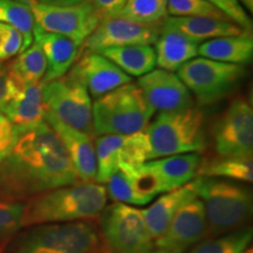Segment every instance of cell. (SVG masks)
Returning a JSON list of instances; mask_svg holds the SVG:
<instances>
[{"instance_id": "obj_37", "label": "cell", "mask_w": 253, "mask_h": 253, "mask_svg": "<svg viewBox=\"0 0 253 253\" xmlns=\"http://www.w3.org/2000/svg\"><path fill=\"white\" fill-rule=\"evenodd\" d=\"M17 138V128L0 112V162L7 156Z\"/></svg>"}, {"instance_id": "obj_21", "label": "cell", "mask_w": 253, "mask_h": 253, "mask_svg": "<svg viewBox=\"0 0 253 253\" xmlns=\"http://www.w3.org/2000/svg\"><path fill=\"white\" fill-rule=\"evenodd\" d=\"M156 43V66L168 72L178 71L198 55L199 43L171 26L163 24Z\"/></svg>"}, {"instance_id": "obj_7", "label": "cell", "mask_w": 253, "mask_h": 253, "mask_svg": "<svg viewBox=\"0 0 253 253\" xmlns=\"http://www.w3.org/2000/svg\"><path fill=\"white\" fill-rule=\"evenodd\" d=\"M177 75L198 102L208 106L223 100L235 89L246 75V68L199 56L184 63Z\"/></svg>"}, {"instance_id": "obj_33", "label": "cell", "mask_w": 253, "mask_h": 253, "mask_svg": "<svg viewBox=\"0 0 253 253\" xmlns=\"http://www.w3.org/2000/svg\"><path fill=\"white\" fill-rule=\"evenodd\" d=\"M107 184H108L107 186L108 195L116 203L138 205L137 197L132 191L130 181L122 168H119L118 171L110 176Z\"/></svg>"}, {"instance_id": "obj_15", "label": "cell", "mask_w": 253, "mask_h": 253, "mask_svg": "<svg viewBox=\"0 0 253 253\" xmlns=\"http://www.w3.org/2000/svg\"><path fill=\"white\" fill-rule=\"evenodd\" d=\"M137 86L155 112H179L194 107L191 93L173 72L153 69L138 79Z\"/></svg>"}, {"instance_id": "obj_35", "label": "cell", "mask_w": 253, "mask_h": 253, "mask_svg": "<svg viewBox=\"0 0 253 253\" xmlns=\"http://www.w3.org/2000/svg\"><path fill=\"white\" fill-rule=\"evenodd\" d=\"M23 50V34L17 28L0 23V62L20 54Z\"/></svg>"}, {"instance_id": "obj_13", "label": "cell", "mask_w": 253, "mask_h": 253, "mask_svg": "<svg viewBox=\"0 0 253 253\" xmlns=\"http://www.w3.org/2000/svg\"><path fill=\"white\" fill-rule=\"evenodd\" d=\"M160 33L158 25L138 24L125 18L107 17L101 19L81 47L84 52L100 53L114 47L154 45Z\"/></svg>"}, {"instance_id": "obj_38", "label": "cell", "mask_w": 253, "mask_h": 253, "mask_svg": "<svg viewBox=\"0 0 253 253\" xmlns=\"http://www.w3.org/2000/svg\"><path fill=\"white\" fill-rule=\"evenodd\" d=\"M95 13L101 19L115 17L126 5V0H88Z\"/></svg>"}, {"instance_id": "obj_26", "label": "cell", "mask_w": 253, "mask_h": 253, "mask_svg": "<svg viewBox=\"0 0 253 253\" xmlns=\"http://www.w3.org/2000/svg\"><path fill=\"white\" fill-rule=\"evenodd\" d=\"M119 168H122L128 176L132 191L137 197L138 205L148 204L157 195L168 191L166 183L148 162L138 166L121 164Z\"/></svg>"}, {"instance_id": "obj_36", "label": "cell", "mask_w": 253, "mask_h": 253, "mask_svg": "<svg viewBox=\"0 0 253 253\" xmlns=\"http://www.w3.org/2000/svg\"><path fill=\"white\" fill-rule=\"evenodd\" d=\"M214 8L220 11L229 20L238 25L246 31H252V20L243 8L239 0H205Z\"/></svg>"}, {"instance_id": "obj_14", "label": "cell", "mask_w": 253, "mask_h": 253, "mask_svg": "<svg viewBox=\"0 0 253 253\" xmlns=\"http://www.w3.org/2000/svg\"><path fill=\"white\" fill-rule=\"evenodd\" d=\"M208 235L203 202L195 198L179 209L154 246L170 253H185Z\"/></svg>"}, {"instance_id": "obj_1", "label": "cell", "mask_w": 253, "mask_h": 253, "mask_svg": "<svg viewBox=\"0 0 253 253\" xmlns=\"http://www.w3.org/2000/svg\"><path fill=\"white\" fill-rule=\"evenodd\" d=\"M80 182L67 151L45 120L17 129V138L0 162V201L17 202Z\"/></svg>"}, {"instance_id": "obj_4", "label": "cell", "mask_w": 253, "mask_h": 253, "mask_svg": "<svg viewBox=\"0 0 253 253\" xmlns=\"http://www.w3.org/2000/svg\"><path fill=\"white\" fill-rule=\"evenodd\" d=\"M204 115L198 108L160 113L145 128L150 160L172 155L201 153L207 148Z\"/></svg>"}, {"instance_id": "obj_19", "label": "cell", "mask_w": 253, "mask_h": 253, "mask_svg": "<svg viewBox=\"0 0 253 253\" xmlns=\"http://www.w3.org/2000/svg\"><path fill=\"white\" fill-rule=\"evenodd\" d=\"M33 38L34 42H37L42 49L47 62L46 74L41 84H48L67 74L80 56L81 47L67 37L42 31L36 26Z\"/></svg>"}, {"instance_id": "obj_8", "label": "cell", "mask_w": 253, "mask_h": 253, "mask_svg": "<svg viewBox=\"0 0 253 253\" xmlns=\"http://www.w3.org/2000/svg\"><path fill=\"white\" fill-rule=\"evenodd\" d=\"M42 100L45 113L72 128L94 134L89 93L74 73L42 84Z\"/></svg>"}, {"instance_id": "obj_2", "label": "cell", "mask_w": 253, "mask_h": 253, "mask_svg": "<svg viewBox=\"0 0 253 253\" xmlns=\"http://www.w3.org/2000/svg\"><path fill=\"white\" fill-rule=\"evenodd\" d=\"M107 204V190L91 182H78L49 190L26 204L21 225L69 223L99 216Z\"/></svg>"}, {"instance_id": "obj_9", "label": "cell", "mask_w": 253, "mask_h": 253, "mask_svg": "<svg viewBox=\"0 0 253 253\" xmlns=\"http://www.w3.org/2000/svg\"><path fill=\"white\" fill-rule=\"evenodd\" d=\"M100 225L107 246L113 253H143L154 249L141 210L114 203L100 213Z\"/></svg>"}, {"instance_id": "obj_16", "label": "cell", "mask_w": 253, "mask_h": 253, "mask_svg": "<svg viewBox=\"0 0 253 253\" xmlns=\"http://www.w3.org/2000/svg\"><path fill=\"white\" fill-rule=\"evenodd\" d=\"M71 72L84 82L88 93L96 99L132 80L109 59L94 52H84L72 66Z\"/></svg>"}, {"instance_id": "obj_39", "label": "cell", "mask_w": 253, "mask_h": 253, "mask_svg": "<svg viewBox=\"0 0 253 253\" xmlns=\"http://www.w3.org/2000/svg\"><path fill=\"white\" fill-rule=\"evenodd\" d=\"M12 96V84L8 66L0 62V112L6 108Z\"/></svg>"}, {"instance_id": "obj_12", "label": "cell", "mask_w": 253, "mask_h": 253, "mask_svg": "<svg viewBox=\"0 0 253 253\" xmlns=\"http://www.w3.org/2000/svg\"><path fill=\"white\" fill-rule=\"evenodd\" d=\"M214 147L223 157H252L253 112L250 103L237 97L214 128Z\"/></svg>"}, {"instance_id": "obj_34", "label": "cell", "mask_w": 253, "mask_h": 253, "mask_svg": "<svg viewBox=\"0 0 253 253\" xmlns=\"http://www.w3.org/2000/svg\"><path fill=\"white\" fill-rule=\"evenodd\" d=\"M26 204L21 202L0 201V237L17 231L23 221Z\"/></svg>"}, {"instance_id": "obj_3", "label": "cell", "mask_w": 253, "mask_h": 253, "mask_svg": "<svg viewBox=\"0 0 253 253\" xmlns=\"http://www.w3.org/2000/svg\"><path fill=\"white\" fill-rule=\"evenodd\" d=\"M154 113L137 84L129 82L97 97L93 103L94 134L129 135L143 131Z\"/></svg>"}, {"instance_id": "obj_40", "label": "cell", "mask_w": 253, "mask_h": 253, "mask_svg": "<svg viewBox=\"0 0 253 253\" xmlns=\"http://www.w3.org/2000/svg\"><path fill=\"white\" fill-rule=\"evenodd\" d=\"M34 1L40 2V4L46 5H54V6H71L77 5L84 0H34Z\"/></svg>"}, {"instance_id": "obj_11", "label": "cell", "mask_w": 253, "mask_h": 253, "mask_svg": "<svg viewBox=\"0 0 253 253\" xmlns=\"http://www.w3.org/2000/svg\"><path fill=\"white\" fill-rule=\"evenodd\" d=\"M97 183H107L121 164L138 166L150 160V145L144 131L129 135H100L95 140Z\"/></svg>"}, {"instance_id": "obj_17", "label": "cell", "mask_w": 253, "mask_h": 253, "mask_svg": "<svg viewBox=\"0 0 253 253\" xmlns=\"http://www.w3.org/2000/svg\"><path fill=\"white\" fill-rule=\"evenodd\" d=\"M43 120L56 132L67 151L71 162L81 182H90L96 176V155L90 135L72 128L45 113Z\"/></svg>"}, {"instance_id": "obj_29", "label": "cell", "mask_w": 253, "mask_h": 253, "mask_svg": "<svg viewBox=\"0 0 253 253\" xmlns=\"http://www.w3.org/2000/svg\"><path fill=\"white\" fill-rule=\"evenodd\" d=\"M251 240L252 227H244L196 244L185 253H244Z\"/></svg>"}, {"instance_id": "obj_41", "label": "cell", "mask_w": 253, "mask_h": 253, "mask_svg": "<svg viewBox=\"0 0 253 253\" xmlns=\"http://www.w3.org/2000/svg\"><path fill=\"white\" fill-rule=\"evenodd\" d=\"M239 2L242 6H245V8L250 12H253V0H239Z\"/></svg>"}, {"instance_id": "obj_5", "label": "cell", "mask_w": 253, "mask_h": 253, "mask_svg": "<svg viewBox=\"0 0 253 253\" xmlns=\"http://www.w3.org/2000/svg\"><path fill=\"white\" fill-rule=\"evenodd\" d=\"M198 177V196L204 205L208 233L223 235L248 221L252 212V196L248 188L210 177Z\"/></svg>"}, {"instance_id": "obj_20", "label": "cell", "mask_w": 253, "mask_h": 253, "mask_svg": "<svg viewBox=\"0 0 253 253\" xmlns=\"http://www.w3.org/2000/svg\"><path fill=\"white\" fill-rule=\"evenodd\" d=\"M199 177L181 188L167 191L158 197L149 208L141 210L151 238L156 239L166 231L177 211L183 205L198 197Z\"/></svg>"}, {"instance_id": "obj_25", "label": "cell", "mask_w": 253, "mask_h": 253, "mask_svg": "<svg viewBox=\"0 0 253 253\" xmlns=\"http://www.w3.org/2000/svg\"><path fill=\"white\" fill-rule=\"evenodd\" d=\"M100 54L115 63L129 77L141 78L155 69L156 66V53L151 45L114 47L101 50Z\"/></svg>"}, {"instance_id": "obj_27", "label": "cell", "mask_w": 253, "mask_h": 253, "mask_svg": "<svg viewBox=\"0 0 253 253\" xmlns=\"http://www.w3.org/2000/svg\"><path fill=\"white\" fill-rule=\"evenodd\" d=\"M202 177H225L236 181L251 183L253 181L252 157H223L201 164L198 175Z\"/></svg>"}, {"instance_id": "obj_31", "label": "cell", "mask_w": 253, "mask_h": 253, "mask_svg": "<svg viewBox=\"0 0 253 253\" xmlns=\"http://www.w3.org/2000/svg\"><path fill=\"white\" fill-rule=\"evenodd\" d=\"M115 17L138 24L158 25L168 17L167 0H126V5Z\"/></svg>"}, {"instance_id": "obj_30", "label": "cell", "mask_w": 253, "mask_h": 253, "mask_svg": "<svg viewBox=\"0 0 253 253\" xmlns=\"http://www.w3.org/2000/svg\"><path fill=\"white\" fill-rule=\"evenodd\" d=\"M0 23L17 28L24 37V50L33 43L36 27L30 6L18 0H0Z\"/></svg>"}, {"instance_id": "obj_6", "label": "cell", "mask_w": 253, "mask_h": 253, "mask_svg": "<svg viewBox=\"0 0 253 253\" xmlns=\"http://www.w3.org/2000/svg\"><path fill=\"white\" fill-rule=\"evenodd\" d=\"M99 243L87 221L42 224L18 240L12 253H90Z\"/></svg>"}, {"instance_id": "obj_24", "label": "cell", "mask_w": 253, "mask_h": 253, "mask_svg": "<svg viewBox=\"0 0 253 253\" xmlns=\"http://www.w3.org/2000/svg\"><path fill=\"white\" fill-rule=\"evenodd\" d=\"M166 183L168 191L181 188L198 175L202 156L198 153L179 154L161 157L148 162Z\"/></svg>"}, {"instance_id": "obj_43", "label": "cell", "mask_w": 253, "mask_h": 253, "mask_svg": "<svg viewBox=\"0 0 253 253\" xmlns=\"http://www.w3.org/2000/svg\"><path fill=\"white\" fill-rule=\"evenodd\" d=\"M244 253H252V251H251V250H250V251H245Z\"/></svg>"}, {"instance_id": "obj_42", "label": "cell", "mask_w": 253, "mask_h": 253, "mask_svg": "<svg viewBox=\"0 0 253 253\" xmlns=\"http://www.w3.org/2000/svg\"><path fill=\"white\" fill-rule=\"evenodd\" d=\"M143 253H170V252H168V251H166V250H162V249H153V250H150V251H147V252H143Z\"/></svg>"}, {"instance_id": "obj_18", "label": "cell", "mask_w": 253, "mask_h": 253, "mask_svg": "<svg viewBox=\"0 0 253 253\" xmlns=\"http://www.w3.org/2000/svg\"><path fill=\"white\" fill-rule=\"evenodd\" d=\"M9 78L12 84V96L2 113L17 129H25L42 122L45 118L42 84H25L13 77L11 72Z\"/></svg>"}, {"instance_id": "obj_10", "label": "cell", "mask_w": 253, "mask_h": 253, "mask_svg": "<svg viewBox=\"0 0 253 253\" xmlns=\"http://www.w3.org/2000/svg\"><path fill=\"white\" fill-rule=\"evenodd\" d=\"M21 2L30 6L37 27L67 37L80 47L101 20L88 0L71 6L46 5L34 0H24Z\"/></svg>"}, {"instance_id": "obj_22", "label": "cell", "mask_w": 253, "mask_h": 253, "mask_svg": "<svg viewBox=\"0 0 253 253\" xmlns=\"http://www.w3.org/2000/svg\"><path fill=\"white\" fill-rule=\"evenodd\" d=\"M163 24L173 27L198 43L217 38L240 36L250 32L227 19L211 17H167Z\"/></svg>"}, {"instance_id": "obj_23", "label": "cell", "mask_w": 253, "mask_h": 253, "mask_svg": "<svg viewBox=\"0 0 253 253\" xmlns=\"http://www.w3.org/2000/svg\"><path fill=\"white\" fill-rule=\"evenodd\" d=\"M198 55L214 61L248 65L253 56V38L251 32L240 36L223 37L199 43Z\"/></svg>"}, {"instance_id": "obj_32", "label": "cell", "mask_w": 253, "mask_h": 253, "mask_svg": "<svg viewBox=\"0 0 253 253\" xmlns=\"http://www.w3.org/2000/svg\"><path fill=\"white\" fill-rule=\"evenodd\" d=\"M167 11L170 17H211L227 19L220 11H218L205 0H167Z\"/></svg>"}, {"instance_id": "obj_28", "label": "cell", "mask_w": 253, "mask_h": 253, "mask_svg": "<svg viewBox=\"0 0 253 253\" xmlns=\"http://www.w3.org/2000/svg\"><path fill=\"white\" fill-rule=\"evenodd\" d=\"M46 58L37 42H33L23 50L8 66L11 74L25 84H41L46 74Z\"/></svg>"}]
</instances>
